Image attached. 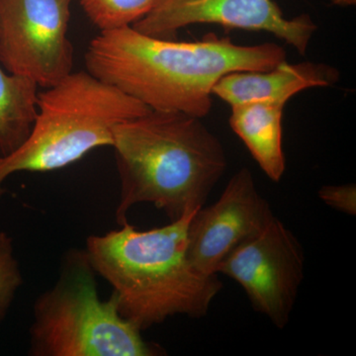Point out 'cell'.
I'll use <instances>...</instances> for the list:
<instances>
[{"mask_svg":"<svg viewBox=\"0 0 356 356\" xmlns=\"http://www.w3.org/2000/svg\"><path fill=\"white\" fill-rule=\"evenodd\" d=\"M286 104L252 102L231 106L229 126L266 177L280 182L286 170L283 112Z\"/></svg>","mask_w":356,"mask_h":356,"instance_id":"8fae6325","label":"cell"},{"mask_svg":"<svg viewBox=\"0 0 356 356\" xmlns=\"http://www.w3.org/2000/svg\"><path fill=\"white\" fill-rule=\"evenodd\" d=\"M305 254L297 236L274 216L261 235L218 267L245 290L255 311L276 327L288 324L304 280Z\"/></svg>","mask_w":356,"mask_h":356,"instance_id":"52a82bcc","label":"cell"},{"mask_svg":"<svg viewBox=\"0 0 356 356\" xmlns=\"http://www.w3.org/2000/svg\"><path fill=\"white\" fill-rule=\"evenodd\" d=\"M273 218L252 172L241 168L216 202L194 213L187 231V257L199 273L218 274L220 264L261 235Z\"/></svg>","mask_w":356,"mask_h":356,"instance_id":"9c48e42d","label":"cell"},{"mask_svg":"<svg viewBox=\"0 0 356 356\" xmlns=\"http://www.w3.org/2000/svg\"><path fill=\"white\" fill-rule=\"evenodd\" d=\"M40 86L0 65V158L19 149L31 133L38 112Z\"/></svg>","mask_w":356,"mask_h":356,"instance_id":"7c38bea8","label":"cell"},{"mask_svg":"<svg viewBox=\"0 0 356 356\" xmlns=\"http://www.w3.org/2000/svg\"><path fill=\"white\" fill-rule=\"evenodd\" d=\"M286 60L276 43L238 44L208 35L179 42L143 34L132 26L102 31L91 40L88 72L152 110L204 118L213 107V88L235 72L267 70Z\"/></svg>","mask_w":356,"mask_h":356,"instance_id":"6da1fadb","label":"cell"},{"mask_svg":"<svg viewBox=\"0 0 356 356\" xmlns=\"http://www.w3.org/2000/svg\"><path fill=\"white\" fill-rule=\"evenodd\" d=\"M96 275L86 248L65 252L55 284L33 306L30 355H161V348L122 317L113 292L106 301L100 298Z\"/></svg>","mask_w":356,"mask_h":356,"instance_id":"5b68a950","label":"cell"},{"mask_svg":"<svg viewBox=\"0 0 356 356\" xmlns=\"http://www.w3.org/2000/svg\"><path fill=\"white\" fill-rule=\"evenodd\" d=\"M72 0H0V65L54 86L74 70L69 36Z\"/></svg>","mask_w":356,"mask_h":356,"instance_id":"8992f818","label":"cell"},{"mask_svg":"<svg viewBox=\"0 0 356 356\" xmlns=\"http://www.w3.org/2000/svg\"><path fill=\"white\" fill-rule=\"evenodd\" d=\"M199 24L268 33L301 55L318 30L310 15L287 18L274 0H158L132 27L149 36L172 40L179 30Z\"/></svg>","mask_w":356,"mask_h":356,"instance_id":"ba28073f","label":"cell"},{"mask_svg":"<svg viewBox=\"0 0 356 356\" xmlns=\"http://www.w3.org/2000/svg\"><path fill=\"white\" fill-rule=\"evenodd\" d=\"M195 211L161 228L139 231L127 222L86 240L96 274L113 288L122 317L140 331L175 316L202 318L222 290L218 274L199 273L187 257Z\"/></svg>","mask_w":356,"mask_h":356,"instance_id":"3957f363","label":"cell"},{"mask_svg":"<svg viewBox=\"0 0 356 356\" xmlns=\"http://www.w3.org/2000/svg\"><path fill=\"white\" fill-rule=\"evenodd\" d=\"M332 2L339 6H353L355 3V0H332Z\"/></svg>","mask_w":356,"mask_h":356,"instance_id":"2e32d148","label":"cell"},{"mask_svg":"<svg viewBox=\"0 0 356 356\" xmlns=\"http://www.w3.org/2000/svg\"><path fill=\"white\" fill-rule=\"evenodd\" d=\"M158 0H81L83 11L99 31L133 26L144 18Z\"/></svg>","mask_w":356,"mask_h":356,"instance_id":"4fadbf2b","label":"cell"},{"mask_svg":"<svg viewBox=\"0 0 356 356\" xmlns=\"http://www.w3.org/2000/svg\"><path fill=\"white\" fill-rule=\"evenodd\" d=\"M22 283V273L14 254L13 238L6 232H0V325Z\"/></svg>","mask_w":356,"mask_h":356,"instance_id":"5bb4252c","label":"cell"},{"mask_svg":"<svg viewBox=\"0 0 356 356\" xmlns=\"http://www.w3.org/2000/svg\"><path fill=\"white\" fill-rule=\"evenodd\" d=\"M115 161L120 182L119 226L138 204H152L175 221L202 207L227 166L219 138L202 118L149 110L117 125Z\"/></svg>","mask_w":356,"mask_h":356,"instance_id":"7a4b0ae2","label":"cell"},{"mask_svg":"<svg viewBox=\"0 0 356 356\" xmlns=\"http://www.w3.org/2000/svg\"><path fill=\"white\" fill-rule=\"evenodd\" d=\"M341 72L323 63L288 64L286 60L267 70L235 72L222 76L213 88L229 106L252 102H273L286 104L307 89L327 88L339 83Z\"/></svg>","mask_w":356,"mask_h":356,"instance_id":"30bf717a","label":"cell"},{"mask_svg":"<svg viewBox=\"0 0 356 356\" xmlns=\"http://www.w3.org/2000/svg\"><path fill=\"white\" fill-rule=\"evenodd\" d=\"M149 110L88 70H72L40 91L29 137L14 153L0 158V198L11 175L54 172L76 163L93 149L111 147L117 125Z\"/></svg>","mask_w":356,"mask_h":356,"instance_id":"277c9868","label":"cell"},{"mask_svg":"<svg viewBox=\"0 0 356 356\" xmlns=\"http://www.w3.org/2000/svg\"><path fill=\"white\" fill-rule=\"evenodd\" d=\"M318 195L323 202L332 209L350 216H355V184L325 185L318 191Z\"/></svg>","mask_w":356,"mask_h":356,"instance_id":"9a60e30c","label":"cell"}]
</instances>
